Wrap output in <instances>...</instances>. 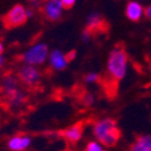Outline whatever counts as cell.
<instances>
[{"mask_svg": "<svg viewBox=\"0 0 151 151\" xmlns=\"http://www.w3.org/2000/svg\"><path fill=\"white\" fill-rule=\"evenodd\" d=\"M127 62H128V56L123 47L117 46L112 50L109 55L108 65H106L108 75H109L108 80L114 82L121 81L124 78L126 71H127Z\"/></svg>", "mask_w": 151, "mask_h": 151, "instance_id": "obj_1", "label": "cell"}, {"mask_svg": "<svg viewBox=\"0 0 151 151\" xmlns=\"http://www.w3.org/2000/svg\"><path fill=\"white\" fill-rule=\"evenodd\" d=\"M93 133L96 138L108 147L115 146L121 137V132L117 128L116 121L112 119H103L96 122L93 127Z\"/></svg>", "mask_w": 151, "mask_h": 151, "instance_id": "obj_2", "label": "cell"}, {"mask_svg": "<svg viewBox=\"0 0 151 151\" xmlns=\"http://www.w3.org/2000/svg\"><path fill=\"white\" fill-rule=\"evenodd\" d=\"M48 56V48L45 44H36L28 48L26 52L22 55V60L26 64L30 65H40L46 60Z\"/></svg>", "mask_w": 151, "mask_h": 151, "instance_id": "obj_3", "label": "cell"}, {"mask_svg": "<svg viewBox=\"0 0 151 151\" xmlns=\"http://www.w3.org/2000/svg\"><path fill=\"white\" fill-rule=\"evenodd\" d=\"M27 19H28L27 10L22 5H15L4 16L3 23H4V27L6 29H11V28L23 26V24L27 22Z\"/></svg>", "mask_w": 151, "mask_h": 151, "instance_id": "obj_4", "label": "cell"}, {"mask_svg": "<svg viewBox=\"0 0 151 151\" xmlns=\"http://www.w3.org/2000/svg\"><path fill=\"white\" fill-rule=\"evenodd\" d=\"M17 78L22 83H24L26 86L35 87L40 81V73L34 65L26 64V65L19 68Z\"/></svg>", "mask_w": 151, "mask_h": 151, "instance_id": "obj_5", "label": "cell"}, {"mask_svg": "<svg viewBox=\"0 0 151 151\" xmlns=\"http://www.w3.org/2000/svg\"><path fill=\"white\" fill-rule=\"evenodd\" d=\"M42 14L48 21H57L62 16L63 6L60 0H42Z\"/></svg>", "mask_w": 151, "mask_h": 151, "instance_id": "obj_6", "label": "cell"}, {"mask_svg": "<svg viewBox=\"0 0 151 151\" xmlns=\"http://www.w3.org/2000/svg\"><path fill=\"white\" fill-rule=\"evenodd\" d=\"M106 29H108V23L105 22V19L98 14H92L88 17V21H87V27H86L85 30H87L91 35H93V34L103 33Z\"/></svg>", "mask_w": 151, "mask_h": 151, "instance_id": "obj_7", "label": "cell"}, {"mask_svg": "<svg viewBox=\"0 0 151 151\" xmlns=\"http://www.w3.org/2000/svg\"><path fill=\"white\" fill-rule=\"evenodd\" d=\"M82 132H83V122H78L73 124L71 127L64 129L60 135L64 138L65 142L68 144H71V145H75L82 137Z\"/></svg>", "mask_w": 151, "mask_h": 151, "instance_id": "obj_8", "label": "cell"}, {"mask_svg": "<svg viewBox=\"0 0 151 151\" xmlns=\"http://www.w3.org/2000/svg\"><path fill=\"white\" fill-rule=\"evenodd\" d=\"M143 15H144V9L139 3L137 1L128 3L127 7H126V16L128 17V19L137 22L143 17Z\"/></svg>", "mask_w": 151, "mask_h": 151, "instance_id": "obj_9", "label": "cell"}, {"mask_svg": "<svg viewBox=\"0 0 151 151\" xmlns=\"http://www.w3.org/2000/svg\"><path fill=\"white\" fill-rule=\"evenodd\" d=\"M50 63H51V67L56 70H62L67 67V64L69 63L67 55L62 53L58 50H55V51L50 56Z\"/></svg>", "mask_w": 151, "mask_h": 151, "instance_id": "obj_10", "label": "cell"}, {"mask_svg": "<svg viewBox=\"0 0 151 151\" xmlns=\"http://www.w3.org/2000/svg\"><path fill=\"white\" fill-rule=\"evenodd\" d=\"M32 143V139L27 135H17L11 138L9 140V149L15 150V151H21V150H26Z\"/></svg>", "mask_w": 151, "mask_h": 151, "instance_id": "obj_11", "label": "cell"}, {"mask_svg": "<svg viewBox=\"0 0 151 151\" xmlns=\"http://www.w3.org/2000/svg\"><path fill=\"white\" fill-rule=\"evenodd\" d=\"M18 78L16 76H5L3 80V83L0 86V90H1V93L4 94V97L11 94L12 92H15L18 88Z\"/></svg>", "mask_w": 151, "mask_h": 151, "instance_id": "obj_12", "label": "cell"}, {"mask_svg": "<svg viewBox=\"0 0 151 151\" xmlns=\"http://www.w3.org/2000/svg\"><path fill=\"white\" fill-rule=\"evenodd\" d=\"M131 149L134 151H151V135L138 137Z\"/></svg>", "mask_w": 151, "mask_h": 151, "instance_id": "obj_13", "label": "cell"}, {"mask_svg": "<svg viewBox=\"0 0 151 151\" xmlns=\"http://www.w3.org/2000/svg\"><path fill=\"white\" fill-rule=\"evenodd\" d=\"M86 150L87 151H102L103 146H102V143H99V142H90L86 146Z\"/></svg>", "mask_w": 151, "mask_h": 151, "instance_id": "obj_14", "label": "cell"}, {"mask_svg": "<svg viewBox=\"0 0 151 151\" xmlns=\"http://www.w3.org/2000/svg\"><path fill=\"white\" fill-rule=\"evenodd\" d=\"M100 79H102V78H100L98 74L91 73V74H87V75H86L85 81H86V82H99Z\"/></svg>", "mask_w": 151, "mask_h": 151, "instance_id": "obj_15", "label": "cell"}, {"mask_svg": "<svg viewBox=\"0 0 151 151\" xmlns=\"http://www.w3.org/2000/svg\"><path fill=\"white\" fill-rule=\"evenodd\" d=\"M75 1H76V0H60V4L63 6V9L69 10L75 5Z\"/></svg>", "mask_w": 151, "mask_h": 151, "instance_id": "obj_16", "label": "cell"}, {"mask_svg": "<svg viewBox=\"0 0 151 151\" xmlns=\"http://www.w3.org/2000/svg\"><path fill=\"white\" fill-rule=\"evenodd\" d=\"M29 3L33 6H40L42 4V0H29Z\"/></svg>", "mask_w": 151, "mask_h": 151, "instance_id": "obj_17", "label": "cell"}, {"mask_svg": "<svg viewBox=\"0 0 151 151\" xmlns=\"http://www.w3.org/2000/svg\"><path fill=\"white\" fill-rule=\"evenodd\" d=\"M144 14H145V16H146L149 19H151V5H150L149 7H146V10H144Z\"/></svg>", "mask_w": 151, "mask_h": 151, "instance_id": "obj_18", "label": "cell"}, {"mask_svg": "<svg viewBox=\"0 0 151 151\" xmlns=\"http://www.w3.org/2000/svg\"><path fill=\"white\" fill-rule=\"evenodd\" d=\"M4 65V58H3V56L0 55V68H1Z\"/></svg>", "mask_w": 151, "mask_h": 151, "instance_id": "obj_19", "label": "cell"}, {"mask_svg": "<svg viewBox=\"0 0 151 151\" xmlns=\"http://www.w3.org/2000/svg\"><path fill=\"white\" fill-rule=\"evenodd\" d=\"M4 52V46H3V44L1 42H0V55H1Z\"/></svg>", "mask_w": 151, "mask_h": 151, "instance_id": "obj_20", "label": "cell"}]
</instances>
